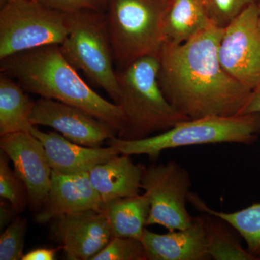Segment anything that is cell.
Here are the masks:
<instances>
[{
    "label": "cell",
    "mask_w": 260,
    "mask_h": 260,
    "mask_svg": "<svg viewBox=\"0 0 260 260\" xmlns=\"http://www.w3.org/2000/svg\"><path fill=\"white\" fill-rule=\"evenodd\" d=\"M223 32V28L211 25L184 44H164L159 52L160 88L188 119L239 115L252 92L220 64Z\"/></svg>",
    "instance_id": "obj_1"
},
{
    "label": "cell",
    "mask_w": 260,
    "mask_h": 260,
    "mask_svg": "<svg viewBox=\"0 0 260 260\" xmlns=\"http://www.w3.org/2000/svg\"><path fill=\"white\" fill-rule=\"evenodd\" d=\"M0 68L26 91L80 108L113 126L119 136L124 132L125 117L120 106L90 88L63 55L59 45L15 54L1 60Z\"/></svg>",
    "instance_id": "obj_2"
},
{
    "label": "cell",
    "mask_w": 260,
    "mask_h": 260,
    "mask_svg": "<svg viewBox=\"0 0 260 260\" xmlns=\"http://www.w3.org/2000/svg\"><path fill=\"white\" fill-rule=\"evenodd\" d=\"M159 69L158 56H148L117 72L119 105L125 117V128L119 136L121 139H143L189 119L173 107L162 93Z\"/></svg>",
    "instance_id": "obj_3"
},
{
    "label": "cell",
    "mask_w": 260,
    "mask_h": 260,
    "mask_svg": "<svg viewBox=\"0 0 260 260\" xmlns=\"http://www.w3.org/2000/svg\"><path fill=\"white\" fill-rule=\"evenodd\" d=\"M260 133V113L234 116H206L181 121L158 135L139 140H108L122 155H146L153 160L168 149L192 145L251 144Z\"/></svg>",
    "instance_id": "obj_4"
},
{
    "label": "cell",
    "mask_w": 260,
    "mask_h": 260,
    "mask_svg": "<svg viewBox=\"0 0 260 260\" xmlns=\"http://www.w3.org/2000/svg\"><path fill=\"white\" fill-rule=\"evenodd\" d=\"M169 0H108V27L114 61L124 69L133 61L158 56L164 44Z\"/></svg>",
    "instance_id": "obj_5"
},
{
    "label": "cell",
    "mask_w": 260,
    "mask_h": 260,
    "mask_svg": "<svg viewBox=\"0 0 260 260\" xmlns=\"http://www.w3.org/2000/svg\"><path fill=\"white\" fill-rule=\"evenodd\" d=\"M69 32L59 45L70 64L81 70L94 85L102 88L119 105L120 89L114 68V53L103 12L82 10L68 13Z\"/></svg>",
    "instance_id": "obj_6"
},
{
    "label": "cell",
    "mask_w": 260,
    "mask_h": 260,
    "mask_svg": "<svg viewBox=\"0 0 260 260\" xmlns=\"http://www.w3.org/2000/svg\"><path fill=\"white\" fill-rule=\"evenodd\" d=\"M68 32V13L38 0H10L0 11V61L37 48L61 45Z\"/></svg>",
    "instance_id": "obj_7"
},
{
    "label": "cell",
    "mask_w": 260,
    "mask_h": 260,
    "mask_svg": "<svg viewBox=\"0 0 260 260\" xmlns=\"http://www.w3.org/2000/svg\"><path fill=\"white\" fill-rule=\"evenodd\" d=\"M191 181L187 170L169 161L145 167L141 188L150 203L147 225H159L169 231L190 226L194 218L186 208Z\"/></svg>",
    "instance_id": "obj_8"
},
{
    "label": "cell",
    "mask_w": 260,
    "mask_h": 260,
    "mask_svg": "<svg viewBox=\"0 0 260 260\" xmlns=\"http://www.w3.org/2000/svg\"><path fill=\"white\" fill-rule=\"evenodd\" d=\"M259 5L248 6L223 29L218 57L232 78L253 91L260 85Z\"/></svg>",
    "instance_id": "obj_9"
},
{
    "label": "cell",
    "mask_w": 260,
    "mask_h": 260,
    "mask_svg": "<svg viewBox=\"0 0 260 260\" xmlns=\"http://www.w3.org/2000/svg\"><path fill=\"white\" fill-rule=\"evenodd\" d=\"M29 120L32 126H49L70 141L92 148L118 134L113 126L83 109L47 98L35 102Z\"/></svg>",
    "instance_id": "obj_10"
},
{
    "label": "cell",
    "mask_w": 260,
    "mask_h": 260,
    "mask_svg": "<svg viewBox=\"0 0 260 260\" xmlns=\"http://www.w3.org/2000/svg\"><path fill=\"white\" fill-rule=\"evenodd\" d=\"M0 148L26 186L30 204L42 207L50 188L52 169L40 140L30 132L10 133L1 136Z\"/></svg>",
    "instance_id": "obj_11"
},
{
    "label": "cell",
    "mask_w": 260,
    "mask_h": 260,
    "mask_svg": "<svg viewBox=\"0 0 260 260\" xmlns=\"http://www.w3.org/2000/svg\"><path fill=\"white\" fill-rule=\"evenodd\" d=\"M54 220V235L62 244L68 259L91 260L112 238L110 225L103 212L88 210Z\"/></svg>",
    "instance_id": "obj_12"
},
{
    "label": "cell",
    "mask_w": 260,
    "mask_h": 260,
    "mask_svg": "<svg viewBox=\"0 0 260 260\" xmlns=\"http://www.w3.org/2000/svg\"><path fill=\"white\" fill-rule=\"evenodd\" d=\"M42 207L36 217L40 223L88 210L103 212L102 200L88 173L64 174L52 170L50 188Z\"/></svg>",
    "instance_id": "obj_13"
},
{
    "label": "cell",
    "mask_w": 260,
    "mask_h": 260,
    "mask_svg": "<svg viewBox=\"0 0 260 260\" xmlns=\"http://www.w3.org/2000/svg\"><path fill=\"white\" fill-rule=\"evenodd\" d=\"M30 133L40 140L51 169L64 174L88 173L95 166L120 155L114 147L84 146L55 132L45 133L32 126Z\"/></svg>",
    "instance_id": "obj_14"
},
{
    "label": "cell",
    "mask_w": 260,
    "mask_h": 260,
    "mask_svg": "<svg viewBox=\"0 0 260 260\" xmlns=\"http://www.w3.org/2000/svg\"><path fill=\"white\" fill-rule=\"evenodd\" d=\"M148 260H203L209 257L201 216L190 226L157 234L145 229L140 239Z\"/></svg>",
    "instance_id": "obj_15"
},
{
    "label": "cell",
    "mask_w": 260,
    "mask_h": 260,
    "mask_svg": "<svg viewBox=\"0 0 260 260\" xmlns=\"http://www.w3.org/2000/svg\"><path fill=\"white\" fill-rule=\"evenodd\" d=\"M118 155L88 172L90 182L102 200L103 210L116 200L139 194L145 167L130 155Z\"/></svg>",
    "instance_id": "obj_16"
},
{
    "label": "cell",
    "mask_w": 260,
    "mask_h": 260,
    "mask_svg": "<svg viewBox=\"0 0 260 260\" xmlns=\"http://www.w3.org/2000/svg\"><path fill=\"white\" fill-rule=\"evenodd\" d=\"M211 25L203 0H169L164 18V44H184Z\"/></svg>",
    "instance_id": "obj_17"
},
{
    "label": "cell",
    "mask_w": 260,
    "mask_h": 260,
    "mask_svg": "<svg viewBox=\"0 0 260 260\" xmlns=\"http://www.w3.org/2000/svg\"><path fill=\"white\" fill-rule=\"evenodd\" d=\"M17 80L2 73L0 75V136L30 132L29 118L35 102L25 93Z\"/></svg>",
    "instance_id": "obj_18"
},
{
    "label": "cell",
    "mask_w": 260,
    "mask_h": 260,
    "mask_svg": "<svg viewBox=\"0 0 260 260\" xmlns=\"http://www.w3.org/2000/svg\"><path fill=\"white\" fill-rule=\"evenodd\" d=\"M112 231V237L140 240L147 225L150 203L147 195L137 194L113 202L103 210Z\"/></svg>",
    "instance_id": "obj_19"
},
{
    "label": "cell",
    "mask_w": 260,
    "mask_h": 260,
    "mask_svg": "<svg viewBox=\"0 0 260 260\" xmlns=\"http://www.w3.org/2000/svg\"><path fill=\"white\" fill-rule=\"evenodd\" d=\"M188 201L197 210L222 219L232 226L246 244V249L256 259L260 256V203L253 204L244 209L226 213L209 208L200 197L190 192Z\"/></svg>",
    "instance_id": "obj_20"
},
{
    "label": "cell",
    "mask_w": 260,
    "mask_h": 260,
    "mask_svg": "<svg viewBox=\"0 0 260 260\" xmlns=\"http://www.w3.org/2000/svg\"><path fill=\"white\" fill-rule=\"evenodd\" d=\"M201 218L209 257L215 260L257 259L243 247L226 222L208 213Z\"/></svg>",
    "instance_id": "obj_21"
},
{
    "label": "cell",
    "mask_w": 260,
    "mask_h": 260,
    "mask_svg": "<svg viewBox=\"0 0 260 260\" xmlns=\"http://www.w3.org/2000/svg\"><path fill=\"white\" fill-rule=\"evenodd\" d=\"M9 157L1 150L0 154V196L8 200L16 213L25 210L29 196L26 186L9 165Z\"/></svg>",
    "instance_id": "obj_22"
},
{
    "label": "cell",
    "mask_w": 260,
    "mask_h": 260,
    "mask_svg": "<svg viewBox=\"0 0 260 260\" xmlns=\"http://www.w3.org/2000/svg\"><path fill=\"white\" fill-rule=\"evenodd\" d=\"M91 260H148L143 243L133 238L112 237Z\"/></svg>",
    "instance_id": "obj_23"
},
{
    "label": "cell",
    "mask_w": 260,
    "mask_h": 260,
    "mask_svg": "<svg viewBox=\"0 0 260 260\" xmlns=\"http://www.w3.org/2000/svg\"><path fill=\"white\" fill-rule=\"evenodd\" d=\"M26 230V219L17 217L10 223L0 237V259H23Z\"/></svg>",
    "instance_id": "obj_24"
},
{
    "label": "cell",
    "mask_w": 260,
    "mask_h": 260,
    "mask_svg": "<svg viewBox=\"0 0 260 260\" xmlns=\"http://www.w3.org/2000/svg\"><path fill=\"white\" fill-rule=\"evenodd\" d=\"M210 21L215 26L226 28L255 0H203Z\"/></svg>",
    "instance_id": "obj_25"
},
{
    "label": "cell",
    "mask_w": 260,
    "mask_h": 260,
    "mask_svg": "<svg viewBox=\"0 0 260 260\" xmlns=\"http://www.w3.org/2000/svg\"><path fill=\"white\" fill-rule=\"evenodd\" d=\"M43 4L52 9L64 13H72L82 10L103 12L107 9L108 0H39Z\"/></svg>",
    "instance_id": "obj_26"
},
{
    "label": "cell",
    "mask_w": 260,
    "mask_h": 260,
    "mask_svg": "<svg viewBox=\"0 0 260 260\" xmlns=\"http://www.w3.org/2000/svg\"><path fill=\"white\" fill-rule=\"evenodd\" d=\"M60 249H63L62 246H59L56 249L38 248L24 254L22 260H54Z\"/></svg>",
    "instance_id": "obj_27"
},
{
    "label": "cell",
    "mask_w": 260,
    "mask_h": 260,
    "mask_svg": "<svg viewBox=\"0 0 260 260\" xmlns=\"http://www.w3.org/2000/svg\"><path fill=\"white\" fill-rule=\"evenodd\" d=\"M254 113H260V85L251 92L250 96L243 107L239 115Z\"/></svg>",
    "instance_id": "obj_28"
},
{
    "label": "cell",
    "mask_w": 260,
    "mask_h": 260,
    "mask_svg": "<svg viewBox=\"0 0 260 260\" xmlns=\"http://www.w3.org/2000/svg\"><path fill=\"white\" fill-rule=\"evenodd\" d=\"M13 212H15L13 206H8L5 202H1V227L4 226L11 220Z\"/></svg>",
    "instance_id": "obj_29"
},
{
    "label": "cell",
    "mask_w": 260,
    "mask_h": 260,
    "mask_svg": "<svg viewBox=\"0 0 260 260\" xmlns=\"http://www.w3.org/2000/svg\"><path fill=\"white\" fill-rule=\"evenodd\" d=\"M9 1L10 0H0V8H2L4 7Z\"/></svg>",
    "instance_id": "obj_30"
},
{
    "label": "cell",
    "mask_w": 260,
    "mask_h": 260,
    "mask_svg": "<svg viewBox=\"0 0 260 260\" xmlns=\"http://www.w3.org/2000/svg\"><path fill=\"white\" fill-rule=\"evenodd\" d=\"M258 21H259V27L260 29V6H259V19H258Z\"/></svg>",
    "instance_id": "obj_31"
},
{
    "label": "cell",
    "mask_w": 260,
    "mask_h": 260,
    "mask_svg": "<svg viewBox=\"0 0 260 260\" xmlns=\"http://www.w3.org/2000/svg\"><path fill=\"white\" fill-rule=\"evenodd\" d=\"M38 1H39V0H38Z\"/></svg>",
    "instance_id": "obj_32"
}]
</instances>
